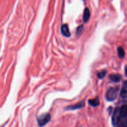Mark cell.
<instances>
[{
    "label": "cell",
    "mask_w": 127,
    "mask_h": 127,
    "mask_svg": "<svg viewBox=\"0 0 127 127\" xmlns=\"http://www.w3.org/2000/svg\"><path fill=\"white\" fill-rule=\"evenodd\" d=\"M121 78H122L121 75L118 74H111V75H110V79L112 81L115 82V83L119 82L121 80Z\"/></svg>",
    "instance_id": "cell-8"
},
{
    "label": "cell",
    "mask_w": 127,
    "mask_h": 127,
    "mask_svg": "<svg viewBox=\"0 0 127 127\" xmlns=\"http://www.w3.org/2000/svg\"><path fill=\"white\" fill-rule=\"evenodd\" d=\"M118 56H119V57L120 58H123V57H125V51L122 47H120L118 48Z\"/></svg>",
    "instance_id": "cell-10"
},
{
    "label": "cell",
    "mask_w": 127,
    "mask_h": 127,
    "mask_svg": "<svg viewBox=\"0 0 127 127\" xmlns=\"http://www.w3.org/2000/svg\"><path fill=\"white\" fill-rule=\"evenodd\" d=\"M90 17V10L88 8H85L84 10V12H83V20L84 21V22H87L89 20Z\"/></svg>",
    "instance_id": "cell-6"
},
{
    "label": "cell",
    "mask_w": 127,
    "mask_h": 127,
    "mask_svg": "<svg viewBox=\"0 0 127 127\" xmlns=\"http://www.w3.org/2000/svg\"><path fill=\"white\" fill-rule=\"evenodd\" d=\"M61 32L62 35L66 37H69L70 36V33L69 29L67 24L62 25L61 27Z\"/></svg>",
    "instance_id": "cell-5"
},
{
    "label": "cell",
    "mask_w": 127,
    "mask_h": 127,
    "mask_svg": "<svg viewBox=\"0 0 127 127\" xmlns=\"http://www.w3.org/2000/svg\"><path fill=\"white\" fill-rule=\"evenodd\" d=\"M118 95V89L116 88H110L107 91L106 93V99L108 101H113L115 100Z\"/></svg>",
    "instance_id": "cell-2"
},
{
    "label": "cell",
    "mask_w": 127,
    "mask_h": 127,
    "mask_svg": "<svg viewBox=\"0 0 127 127\" xmlns=\"http://www.w3.org/2000/svg\"><path fill=\"white\" fill-rule=\"evenodd\" d=\"M83 26H79L78 27H77V31H76V33H77V35H78V33H80L81 32H82V31H83Z\"/></svg>",
    "instance_id": "cell-13"
},
{
    "label": "cell",
    "mask_w": 127,
    "mask_h": 127,
    "mask_svg": "<svg viewBox=\"0 0 127 127\" xmlns=\"http://www.w3.org/2000/svg\"><path fill=\"white\" fill-rule=\"evenodd\" d=\"M88 104L92 107H97L98 105H99L100 102H99V99L98 97H96L95 99H91V100H88Z\"/></svg>",
    "instance_id": "cell-9"
},
{
    "label": "cell",
    "mask_w": 127,
    "mask_h": 127,
    "mask_svg": "<svg viewBox=\"0 0 127 127\" xmlns=\"http://www.w3.org/2000/svg\"><path fill=\"white\" fill-rule=\"evenodd\" d=\"M120 95L123 99H127V89H122Z\"/></svg>",
    "instance_id": "cell-11"
},
{
    "label": "cell",
    "mask_w": 127,
    "mask_h": 127,
    "mask_svg": "<svg viewBox=\"0 0 127 127\" xmlns=\"http://www.w3.org/2000/svg\"><path fill=\"white\" fill-rule=\"evenodd\" d=\"M121 116H120V109L119 108H116L113 112V115H112V124L114 126L118 125L120 121Z\"/></svg>",
    "instance_id": "cell-3"
},
{
    "label": "cell",
    "mask_w": 127,
    "mask_h": 127,
    "mask_svg": "<svg viewBox=\"0 0 127 127\" xmlns=\"http://www.w3.org/2000/svg\"><path fill=\"white\" fill-rule=\"evenodd\" d=\"M121 119H125L127 116V105H124L120 108Z\"/></svg>",
    "instance_id": "cell-7"
},
{
    "label": "cell",
    "mask_w": 127,
    "mask_h": 127,
    "mask_svg": "<svg viewBox=\"0 0 127 127\" xmlns=\"http://www.w3.org/2000/svg\"><path fill=\"white\" fill-rule=\"evenodd\" d=\"M106 73H107L106 71H102L99 72V73L97 74V77H98L99 79H102V78H103L105 76Z\"/></svg>",
    "instance_id": "cell-12"
},
{
    "label": "cell",
    "mask_w": 127,
    "mask_h": 127,
    "mask_svg": "<svg viewBox=\"0 0 127 127\" xmlns=\"http://www.w3.org/2000/svg\"><path fill=\"white\" fill-rule=\"evenodd\" d=\"M124 86L125 87V88H127V81H126L125 82V83H124Z\"/></svg>",
    "instance_id": "cell-15"
},
{
    "label": "cell",
    "mask_w": 127,
    "mask_h": 127,
    "mask_svg": "<svg viewBox=\"0 0 127 127\" xmlns=\"http://www.w3.org/2000/svg\"><path fill=\"white\" fill-rule=\"evenodd\" d=\"M51 115L49 114H42L37 118V124L40 127H42L49 123L51 120Z\"/></svg>",
    "instance_id": "cell-1"
},
{
    "label": "cell",
    "mask_w": 127,
    "mask_h": 127,
    "mask_svg": "<svg viewBox=\"0 0 127 127\" xmlns=\"http://www.w3.org/2000/svg\"><path fill=\"white\" fill-rule=\"evenodd\" d=\"M117 127H127V124L125 122H122L120 124H118V125Z\"/></svg>",
    "instance_id": "cell-14"
},
{
    "label": "cell",
    "mask_w": 127,
    "mask_h": 127,
    "mask_svg": "<svg viewBox=\"0 0 127 127\" xmlns=\"http://www.w3.org/2000/svg\"><path fill=\"white\" fill-rule=\"evenodd\" d=\"M125 74H126V75L127 76V68H126V69H125Z\"/></svg>",
    "instance_id": "cell-16"
},
{
    "label": "cell",
    "mask_w": 127,
    "mask_h": 127,
    "mask_svg": "<svg viewBox=\"0 0 127 127\" xmlns=\"http://www.w3.org/2000/svg\"><path fill=\"white\" fill-rule=\"evenodd\" d=\"M85 105V101L84 100H82V101L79 102L75 104V105H70V106L67 107L65 108V110H77V109H82V108L84 107Z\"/></svg>",
    "instance_id": "cell-4"
}]
</instances>
